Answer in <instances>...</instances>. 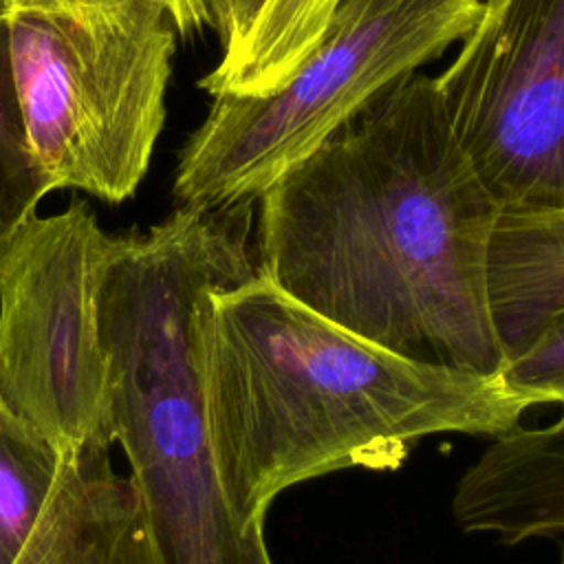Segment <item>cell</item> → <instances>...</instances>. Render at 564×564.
<instances>
[{"mask_svg":"<svg viewBox=\"0 0 564 564\" xmlns=\"http://www.w3.org/2000/svg\"><path fill=\"white\" fill-rule=\"evenodd\" d=\"M562 564H564V562H562Z\"/></svg>","mask_w":564,"mask_h":564,"instance_id":"obj_17","label":"cell"},{"mask_svg":"<svg viewBox=\"0 0 564 564\" xmlns=\"http://www.w3.org/2000/svg\"><path fill=\"white\" fill-rule=\"evenodd\" d=\"M482 0H337L319 37L267 95H220L178 156V207L258 200L403 75L460 42Z\"/></svg>","mask_w":564,"mask_h":564,"instance_id":"obj_5","label":"cell"},{"mask_svg":"<svg viewBox=\"0 0 564 564\" xmlns=\"http://www.w3.org/2000/svg\"><path fill=\"white\" fill-rule=\"evenodd\" d=\"M57 2H104V0H0V11L26 4H57ZM165 7L178 35L198 33L207 24V11L203 0H152Z\"/></svg>","mask_w":564,"mask_h":564,"instance_id":"obj_16","label":"cell"},{"mask_svg":"<svg viewBox=\"0 0 564 564\" xmlns=\"http://www.w3.org/2000/svg\"><path fill=\"white\" fill-rule=\"evenodd\" d=\"M505 386L529 408L564 405V313H557L500 370Z\"/></svg>","mask_w":564,"mask_h":564,"instance_id":"obj_14","label":"cell"},{"mask_svg":"<svg viewBox=\"0 0 564 564\" xmlns=\"http://www.w3.org/2000/svg\"><path fill=\"white\" fill-rule=\"evenodd\" d=\"M15 564H156L132 482L112 469L110 445L64 460Z\"/></svg>","mask_w":564,"mask_h":564,"instance_id":"obj_9","label":"cell"},{"mask_svg":"<svg viewBox=\"0 0 564 564\" xmlns=\"http://www.w3.org/2000/svg\"><path fill=\"white\" fill-rule=\"evenodd\" d=\"M258 203V269L286 295L412 361L500 375L489 249L502 209L434 77L397 79Z\"/></svg>","mask_w":564,"mask_h":564,"instance_id":"obj_1","label":"cell"},{"mask_svg":"<svg viewBox=\"0 0 564 564\" xmlns=\"http://www.w3.org/2000/svg\"><path fill=\"white\" fill-rule=\"evenodd\" d=\"M337 0H264L245 37L198 82L212 97L275 90L319 37Z\"/></svg>","mask_w":564,"mask_h":564,"instance_id":"obj_11","label":"cell"},{"mask_svg":"<svg viewBox=\"0 0 564 564\" xmlns=\"http://www.w3.org/2000/svg\"><path fill=\"white\" fill-rule=\"evenodd\" d=\"M207 430L227 505L264 533L273 498L341 469H397L434 434L500 436L529 405L500 375L419 364L300 304L260 269L200 324Z\"/></svg>","mask_w":564,"mask_h":564,"instance_id":"obj_2","label":"cell"},{"mask_svg":"<svg viewBox=\"0 0 564 564\" xmlns=\"http://www.w3.org/2000/svg\"><path fill=\"white\" fill-rule=\"evenodd\" d=\"M108 242L75 200L33 216L0 267V414L62 458L115 443L97 306Z\"/></svg>","mask_w":564,"mask_h":564,"instance_id":"obj_6","label":"cell"},{"mask_svg":"<svg viewBox=\"0 0 564 564\" xmlns=\"http://www.w3.org/2000/svg\"><path fill=\"white\" fill-rule=\"evenodd\" d=\"M64 460L53 445L0 414V564H15Z\"/></svg>","mask_w":564,"mask_h":564,"instance_id":"obj_12","label":"cell"},{"mask_svg":"<svg viewBox=\"0 0 564 564\" xmlns=\"http://www.w3.org/2000/svg\"><path fill=\"white\" fill-rule=\"evenodd\" d=\"M253 203L178 207L108 242L97 306L110 430L156 564H273L264 533L245 531L227 505L200 377L209 295L258 271Z\"/></svg>","mask_w":564,"mask_h":564,"instance_id":"obj_3","label":"cell"},{"mask_svg":"<svg viewBox=\"0 0 564 564\" xmlns=\"http://www.w3.org/2000/svg\"><path fill=\"white\" fill-rule=\"evenodd\" d=\"M2 13L26 139L53 187L130 198L165 121L178 35L165 7L104 0Z\"/></svg>","mask_w":564,"mask_h":564,"instance_id":"obj_4","label":"cell"},{"mask_svg":"<svg viewBox=\"0 0 564 564\" xmlns=\"http://www.w3.org/2000/svg\"><path fill=\"white\" fill-rule=\"evenodd\" d=\"M203 4L207 24L216 31L225 53L245 37L264 0H203Z\"/></svg>","mask_w":564,"mask_h":564,"instance_id":"obj_15","label":"cell"},{"mask_svg":"<svg viewBox=\"0 0 564 564\" xmlns=\"http://www.w3.org/2000/svg\"><path fill=\"white\" fill-rule=\"evenodd\" d=\"M489 293L505 359L564 313V212H502L489 249Z\"/></svg>","mask_w":564,"mask_h":564,"instance_id":"obj_10","label":"cell"},{"mask_svg":"<svg viewBox=\"0 0 564 564\" xmlns=\"http://www.w3.org/2000/svg\"><path fill=\"white\" fill-rule=\"evenodd\" d=\"M478 178L509 214L564 212V0H482L434 77Z\"/></svg>","mask_w":564,"mask_h":564,"instance_id":"obj_7","label":"cell"},{"mask_svg":"<svg viewBox=\"0 0 564 564\" xmlns=\"http://www.w3.org/2000/svg\"><path fill=\"white\" fill-rule=\"evenodd\" d=\"M452 516L505 544L564 535V405L549 425L496 436L460 476Z\"/></svg>","mask_w":564,"mask_h":564,"instance_id":"obj_8","label":"cell"},{"mask_svg":"<svg viewBox=\"0 0 564 564\" xmlns=\"http://www.w3.org/2000/svg\"><path fill=\"white\" fill-rule=\"evenodd\" d=\"M51 189L55 187L26 139L9 57V26L0 11V267Z\"/></svg>","mask_w":564,"mask_h":564,"instance_id":"obj_13","label":"cell"}]
</instances>
